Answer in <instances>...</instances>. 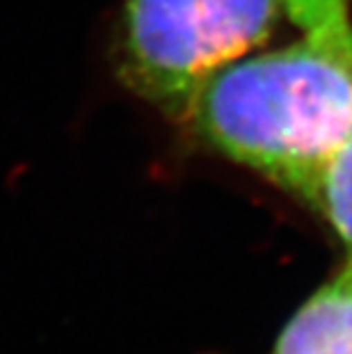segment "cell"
<instances>
[{"label": "cell", "instance_id": "obj_2", "mask_svg": "<svg viewBox=\"0 0 352 354\" xmlns=\"http://www.w3.org/2000/svg\"><path fill=\"white\" fill-rule=\"evenodd\" d=\"M281 21L286 0H122L112 64L133 96L183 124L199 87Z\"/></svg>", "mask_w": 352, "mask_h": 354}, {"label": "cell", "instance_id": "obj_3", "mask_svg": "<svg viewBox=\"0 0 352 354\" xmlns=\"http://www.w3.org/2000/svg\"><path fill=\"white\" fill-rule=\"evenodd\" d=\"M272 354H352V261L290 315Z\"/></svg>", "mask_w": 352, "mask_h": 354}, {"label": "cell", "instance_id": "obj_4", "mask_svg": "<svg viewBox=\"0 0 352 354\" xmlns=\"http://www.w3.org/2000/svg\"><path fill=\"white\" fill-rule=\"evenodd\" d=\"M306 206L323 217L346 259L352 261V128L327 160Z\"/></svg>", "mask_w": 352, "mask_h": 354}, {"label": "cell", "instance_id": "obj_1", "mask_svg": "<svg viewBox=\"0 0 352 354\" xmlns=\"http://www.w3.org/2000/svg\"><path fill=\"white\" fill-rule=\"evenodd\" d=\"M295 37L217 69L183 128L201 147L309 203L352 128V0H286Z\"/></svg>", "mask_w": 352, "mask_h": 354}]
</instances>
